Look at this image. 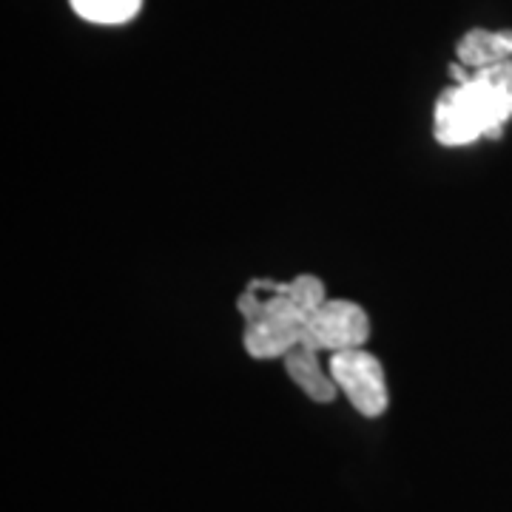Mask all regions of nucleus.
Listing matches in <instances>:
<instances>
[{
	"label": "nucleus",
	"instance_id": "nucleus-1",
	"mask_svg": "<svg viewBox=\"0 0 512 512\" xmlns=\"http://www.w3.org/2000/svg\"><path fill=\"white\" fill-rule=\"evenodd\" d=\"M512 117V60L473 72L470 80L439 94L433 134L441 146L464 148L495 137Z\"/></svg>",
	"mask_w": 512,
	"mask_h": 512
},
{
	"label": "nucleus",
	"instance_id": "nucleus-2",
	"mask_svg": "<svg viewBox=\"0 0 512 512\" xmlns=\"http://www.w3.org/2000/svg\"><path fill=\"white\" fill-rule=\"evenodd\" d=\"M330 376L339 387V396H345L350 407L365 416V419H379L384 416L390 404V390H387V376H384L382 359L367 348L345 350L328 356Z\"/></svg>",
	"mask_w": 512,
	"mask_h": 512
},
{
	"label": "nucleus",
	"instance_id": "nucleus-3",
	"mask_svg": "<svg viewBox=\"0 0 512 512\" xmlns=\"http://www.w3.org/2000/svg\"><path fill=\"white\" fill-rule=\"evenodd\" d=\"M367 339H370V316L353 299H328L308 316L302 333V345L325 356L367 348Z\"/></svg>",
	"mask_w": 512,
	"mask_h": 512
},
{
	"label": "nucleus",
	"instance_id": "nucleus-4",
	"mask_svg": "<svg viewBox=\"0 0 512 512\" xmlns=\"http://www.w3.org/2000/svg\"><path fill=\"white\" fill-rule=\"evenodd\" d=\"M325 353L308 348V345H299L293 348L282 362H285V370L291 376V382L316 404H330L339 399V387L330 376V365L322 362Z\"/></svg>",
	"mask_w": 512,
	"mask_h": 512
},
{
	"label": "nucleus",
	"instance_id": "nucleus-5",
	"mask_svg": "<svg viewBox=\"0 0 512 512\" xmlns=\"http://www.w3.org/2000/svg\"><path fill=\"white\" fill-rule=\"evenodd\" d=\"M512 60V29H470L458 37L456 63L470 72Z\"/></svg>",
	"mask_w": 512,
	"mask_h": 512
},
{
	"label": "nucleus",
	"instance_id": "nucleus-6",
	"mask_svg": "<svg viewBox=\"0 0 512 512\" xmlns=\"http://www.w3.org/2000/svg\"><path fill=\"white\" fill-rule=\"evenodd\" d=\"M146 0H69L72 12L94 26H123L143 12Z\"/></svg>",
	"mask_w": 512,
	"mask_h": 512
},
{
	"label": "nucleus",
	"instance_id": "nucleus-7",
	"mask_svg": "<svg viewBox=\"0 0 512 512\" xmlns=\"http://www.w3.org/2000/svg\"><path fill=\"white\" fill-rule=\"evenodd\" d=\"M282 288H285V296L291 299L293 308L305 316H311L319 305H325L330 299L328 291H325V282L313 274L293 276L288 282H282Z\"/></svg>",
	"mask_w": 512,
	"mask_h": 512
}]
</instances>
